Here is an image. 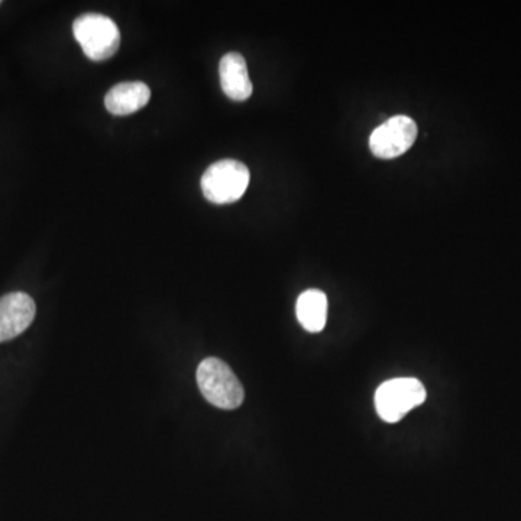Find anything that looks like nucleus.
<instances>
[{
	"mask_svg": "<svg viewBox=\"0 0 521 521\" xmlns=\"http://www.w3.org/2000/svg\"><path fill=\"white\" fill-rule=\"evenodd\" d=\"M37 306L25 293H9L0 299V343L22 335L34 322Z\"/></svg>",
	"mask_w": 521,
	"mask_h": 521,
	"instance_id": "6",
	"label": "nucleus"
},
{
	"mask_svg": "<svg viewBox=\"0 0 521 521\" xmlns=\"http://www.w3.org/2000/svg\"><path fill=\"white\" fill-rule=\"evenodd\" d=\"M416 138V122L409 116H394L372 132L370 150L377 158L391 160L409 151Z\"/></svg>",
	"mask_w": 521,
	"mask_h": 521,
	"instance_id": "5",
	"label": "nucleus"
},
{
	"mask_svg": "<svg viewBox=\"0 0 521 521\" xmlns=\"http://www.w3.org/2000/svg\"><path fill=\"white\" fill-rule=\"evenodd\" d=\"M0 5H2V2H0Z\"/></svg>",
	"mask_w": 521,
	"mask_h": 521,
	"instance_id": "10",
	"label": "nucleus"
},
{
	"mask_svg": "<svg viewBox=\"0 0 521 521\" xmlns=\"http://www.w3.org/2000/svg\"><path fill=\"white\" fill-rule=\"evenodd\" d=\"M197 384L203 397L219 409L235 410L244 403V387L222 359L206 358L197 368Z\"/></svg>",
	"mask_w": 521,
	"mask_h": 521,
	"instance_id": "1",
	"label": "nucleus"
},
{
	"mask_svg": "<svg viewBox=\"0 0 521 521\" xmlns=\"http://www.w3.org/2000/svg\"><path fill=\"white\" fill-rule=\"evenodd\" d=\"M426 400L425 385L416 378H394L385 381L375 393V409L378 416L387 423H397L422 406Z\"/></svg>",
	"mask_w": 521,
	"mask_h": 521,
	"instance_id": "4",
	"label": "nucleus"
},
{
	"mask_svg": "<svg viewBox=\"0 0 521 521\" xmlns=\"http://www.w3.org/2000/svg\"><path fill=\"white\" fill-rule=\"evenodd\" d=\"M296 313L307 332H322L328 320V297L320 290L304 291L297 300Z\"/></svg>",
	"mask_w": 521,
	"mask_h": 521,
	"instance_id": "9",
	"label": "nucleus"
},
{
	"mask_svg": "<svg viewBox=\"0 0 521 521\" xmlns=\"http://www.w3.org/2000/svg\"><path fill=\"white\" fill-rule=\"evenodd\" d=\"M251 180L247 165L236 160H220L203 174L200 186L209 202L229 205L238 202L247 192Z\"/></svg>",
	"mask_w": 521,
	"mask_h": 521,
	"instance_id": "2",
	"label": "nucleus"
},
{
	"mask_svg": "<svg viewBox=\"0 0 521 521\" xmlns=\"http://www.w3.org/2000/svg\"><path fill=\"white\" fill-rule=\"evenodd\" d=\"M73 34L87 58L93 61L109 60L121 47V32L109 16L86 14L73 24Z\"/></svg>",
	"mask_w": 521,
	"mask_h": 521,
	"instance_id": "3",
	"label": "nucleus"
},
{
	"mask_svg": "<svg viewBox=\"0 0 521 521\" xmlns=\"http://www.w3.org/2000/svg\"><path fill=\"white\" fill-rule=\"evenodd\" d=\"M220 86L223 93L235 102H245L252 95V83L249 79L245 58L239 53L223 55L219 64Z\"/></svg>",
	"mask_w": 521,
	"mask_h": 521,
	"instance_id": "7",
	"label": "nucleus"
},
{
	"mask_svg": "<svg viewBox=\"0 0 521 521\" xmlns=\"http://www.w3.org/2000/svg\"><path fill=\"white\" fill-rule=\"evenodd\" d=\"M151 90L142 82L116 84L105 97V106L112 115L126 116L138 112L148 105Z\"/></svg>",
	"mask_w": 521,
	"mask_h": 521,
	"instance_id": "8",
	"label": "nucleus"
}]
</instances>
